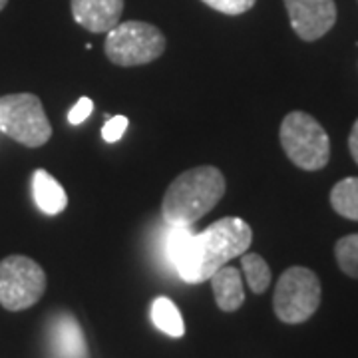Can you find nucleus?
<instances>
[{"mask_svg":"<svg viewBox=\"0 0 358 358\" xmlns=\"http://www.w3.org/2000/svg\"><path fill=\"white\" fill-rule=\"evenodd\" d=\"M251 241L253 231L249 223L239 217H223L201 233L173 227L167 235V255L183 281L197 285L209 281L231 259L247 253Z\"/></svg>","mask_w":358,"mask_h":358,"instance_id":"obj_1","label":"nucleus"},{"mask_svg":"<svg viewBox=\"0 0 358 358\" xmlns=\"http://www.w3.org/2000/svg\"><path fill=\"white\" fill-rule=\"evenodd\" d=\"M225 178L215 166H199L179 173L164 195L162 213L171 227H192L225 195Z\"/></svg>","mask_w":358,"mask_h":358,"instance_id":"obj_2","label":"nucleus"},{"mask_svg":"<svg viewBox=\"0 0 358 358\" xmlns=\"http://www.w3.org/2000/svg\"><path fill=\"white\" fill-rule=\"evenodd\" d=\"M281 143L287 157L305 171H317L329 164L331 140L313 115L291 112L281 124Z\"/></svg>","mask_w":358,"mask_h":358,"instance_id":"obj_3","label":"nucleus"},{"mask_svg":"<svg viewBox=\"0 0 358 358\" xmlns=\"http://www.w3.org/2000/svg\"><path fill=\"white\" fill-rule=\"evenodd\" d=\"M103 50L110 62L124 68L150 64L166 52V36L148 22H120L108 32Z\"/></svg>","mask_w":358,"mask_h":358,"instance_id":"obj_4","label":"nucleus"},{"mask_svg":"<svg viewBox=\"0 0 358 358\" xmlns=\"http://www.w3.org/2000/svg\"><path fill=\"white\" fill-rule=\"evenodd\" d=\"M0 131L26 148H40L52 138V126L38 96L8 94L0 98Z\"/></svg>","mask_w":358,"mask_h":358,"instance_id":"obj_5","label":"nucleus"},{"mask_svg":"<svg viewBox=\"0 0 358 358\" xmlns=\"http://www.w3.org/2000/svg\"><path fill=\"white\" fill-rule=\"evenodd\" d=\"M319 305L320 281L310 268L291 267L279 277L273 294L277 319L287 324H301L317 313Z\"/></svg>","mask_w":358,"mask_h":358,"instance_id":"obj_6","label":"nucleus"},{"mask_svg":"<svg viewBox=\"0 0 358 358\" xmlns=\"http://www.w3.org/2000/svg\"><path fill=\"white\" fill-rule=\"evenodd\" d=\"M46 291V273L34 259L10 255L0 261V305L10 310L34 307Z\"/></svg>","mask_w":358,"mask_h":358,"instance_id":"obj_7","label":"nucleus"},{"mask_svg":"<svg viewBox=\"0 0 358 358\" xmlns=\"http://www.w3.org/2000/svg\"><path fill=\"white\" fill-rule=\"evenodd\" d=\"M289 20L299 38L315 42L336 22L334 0H285Z\"/></svg>","mask_w":358,"mask_h":358,"instance_id":"obj_8","label":"nucleus"},{"mask_svg":"<svg viewBox=\"0 0 358 358\" xmlns=\"http://www.w3.org/2000/svg\"><path fill=\"white\" fill-rule=\"evenodd\" d=\"M78 24L94 34H108L124 13V0H70Z\"/></svg>","mask_w":358,"mask_h":358,"instance_id":"obj_9","label":"nucleus"},{"mask_svg":"<svg viewBox=\"0 0 358 358\" xmlns=\"http://www.w3.org/2000/svg\"><path fill=\"white\" fill-rule=\"evenodd\" d=\"M52 352L56 358H86L88 346L74 315L60 313L50 324Z\"/></svg>","mask_w":358,"mask_h":358,"instance_id":"obj_10","label":"nucleus"},{"mask_svg":"<svg viewBox=\"0 0 358 358\" xmlns=\"http://www.w3.org/2000/svg\"><path fill=\"white\" fill-rule=\"evenodd\" d=\"M211 289L215 294V303L221 310L225 313H235L243 305L245 291L241 273L235 267L223 265L211 275Z\"/></svg>","mask_w":358,"mask_h":358,"instance_id":"obj_11","label":"nucleus"},{"mask_svg":"<svg viewBox=\"0 0 358 358\" xmlns=\"http://www.w3.org/2000/svg\"><path fill=\"white\" fill-rule=\"evenodd\" d=\"M32 195L40 211L46 215H60L68 205L64 187L46 169H36L32 173Z\"/></svg>","mask_w":358,"mask_h":358,"instance_id":"obj_12","label":"nucleus"},{"mask_svg":"<svg viewBox=\"0 0 358 358\" xmlns=\"http://www.w3.org/2000/svg\"><path fill=\"white\" fill-rule=\"evenodd\" d=\"M152 320L154 324L171 338H181L185 334V322L176 307V303L167 296H157L152 303Z\"/></svg>","mask_w":358,"mask_h":358,"instance_id":"obj_13","label":"nucleus"},{"mask_svg":"<svg viewBox=\"0 0 358 358\" xmlns=\"http://www.w3.org/2000/svg\"><path fill=\"white\" fill-rule=\"evenodd\" d=\"M331 205L338 215L358 221V178L341 179L331 192Z\"/></svg>","mask_w":358,"mask_h":358,"instance_id":"obj_14","label":"nucleus"},{"mask_svg":"<svg viewBox=\"0 0 358 358\" xmlns=\"http://www.w3.org/2000/svg\"><path fill=\"white\" fill-rule=\"evenodd\" d=\"M241 267L247 277V285L255 294L265 293L271 285V268L267 261L257 253H243L241 255Z\"/></svg>","mask_w":358,"mask_h":358,"instance_id":"obj_15","label":"nucleus"},{"mask_svg":"<svg viewBox=\"0 0 358 358\" xmlns=\"http://www.w3.org/2000/svg\"><path fill=\"white\" fill-rule=\"evenodd\" d=\"M334 255L341 271L352 279H358V233L338 239L334 247Z\"/></svg>","mask_w":358,"mask_h":358,"instance_id":"obj_16","label":"nucleus"},{"mask_svg":"<svg viewBox=\"0 0 358 358\" xmlns=\"http://www.w3.org/2000/svg\"><path fill=\"white\" fill-rule=\"evenodd\" d=\"M209 8L217 10V13L229 14V16H237L247 10H251L255 6L257 0H201Z\"/></svg>","mask_w":358,"mask_h":358,"instance_id":"obj_17","label":"nucleus"},{"mask_svg":"<svg viewBox=\"0 0 358 358\" xmlns=\"http://www.w3.org/2000/svg\"><path fill=\"white\" fill-rule=\"evenodd\" d=\"M128 117L126 115H114V117H110L106 124H103L102 128V138L108 143H115V141H120L124 138V134H126V129H128Z\"/></svg>","mask_w":358,"mask_h":358,"instance_id":"obj_18","label":"nucleus"},{"mask_svg":"<svg viewBox=\"0 0 358 358\" xmlns=\"http://www.w3.org/2000/svg\"><path fill=\"white\" fill-rule=\"evenodd\" d=\"M92 110H94V103H92V100L90 98H80L78 100V103L70 110V114H68V122L72 124V126H80L82 122H86L90 117V114H92Z\"/></svg>","mask_w":358,"mask_h":358,"instance_id":"obj_19","label":"nucleus"},{"mask_svg":"<svg viewBox=\"0 0 358 358\" xmlns=\"http://www.w3.org/2000/svg\"><path fill=\"white\" fill-rule=\"evenodd\" d=\"M348 150H350L352 159L358 164V120L355 122V126L350 129V136H348Z\"/></svg>","mask_w":358,"mask_h":358,"instance_id":"obj_20","label":"nucleus"},{"mask_svg":"<svg viewBox=\"0 0 358 358\" xmlns=\"http://www.w3.org/2000/svg\"><path fill=\"white\" fill-rule=\"evenodd\" d=\"M6 4H8V0H0V10H2V8H4Z\"/></svg>","mask_w":358,"mask_h":358,"instance_id":"obj_21","label":"nucleus"}]
</instances>
